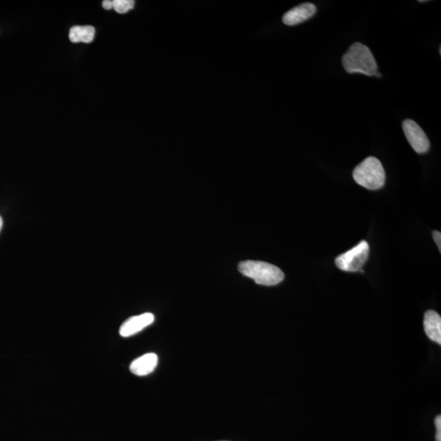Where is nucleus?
I'll list each match as a JSON object with an SVG mask.
<instances>
[{
  "mask_svg": "<svg viewBox=\"0 0 441 441\" xmlns=\"http://www.w3.org/2000/svg\"><path fill=\"white\" fill-rule=\"evenodd\" d=\"M342 65L347 73H360L368 76H374L378 69L371 51L359 42L353 43L343 55Z\"/></svg>",
  "mask_w": 441,
  "mask_h": 441,
  "instance_id": "obj_1",
  "label": "nucleus"
},
{
  "mask_svg": "<svg viewBox=\"0 0 441 441\" xmlns=\"http://www.w3.org/2000/svg\"><path fill=\"white\" fill-rule=\"evenodd\" d=\"M239 271L241 274L251 278L261 285H276L285 279L284 272L279 267L265 262L251 260L242 262L239 265Z\"/></svg>",
  "mask_w": 441,
  "mask_h": 441,
  "instance_id": "obj_2",
  "label": "nucleus"
},
{
  "mask_svg": "<svg viewBox=\"0 0 441 441\" xmlns=\"http://www.w3.org/2000/svg\"><path fill=\"white\" fill-rule=\"evenodd\" d=\"M353 178L360 186L369 189H378L384 186L385 170L380 161L373 156L365 158L353 171Z\"/></svg>",
  "mask_w": 441,
  "mask_h": 441,
  "instance_id": "obj_3",
  "label": "nucleus"
},
{
  "mask_svg": "<svg viewBox=\"0 0 441 441\" xmlns=\"http://www.w3.org/2000/svg\"><path fill=\"white\" fill-rule=\"evenodd\" d=\"M369 246L367 241L362 240L347 252L339 255L335 260L340 270L348 272L363 271L362 267L367 262Z\"/></svg>",
  "mask_w": 441,
  "mask_h": 441,
  "instance_id": "obj_4",
  "label": "nucleus"
},
{
  "mask_svg": "<svg viewBox=\"0 0 441 441\" xmlns=\"http://www.w3.org/2000/svg\"><path fill=\"white\" fill-rule=\"evenodd\" d=\"M403 131L409 143L418 154L429 151L430 141L422 127L416 121L405 120L402 123Z\"/></svg>",
  "mask_w": 441,
  "mask_h": 441,
  "instance_id": "obj_5",
  "label": "nucleus"
},
{
  "mask_svg": "<svg viewBox=\"0 0 441 441\" xmlns=\"http://www.w3.org/2000/svg\"><path fill=\"white\" fill-rule=\"evenodd\" d=\"M154 320V316L152 313H144L142 315L130 317L121 326V336L123 338L131 337L151 325Z\"/></svg>",
  "mask_w": 441,
  "mask_h": 441,
  "instance_id": "obj_6",
  "label": "nucleus"
},
{
  "mask_svg": "<svg viewBox=\"0 0 441 441\" xmlns=\"http://www.w3.org/2000/svg\"><path fill=\"white\" fill-rule=\"evenodd\" d=\"M316 7L311 3H304L287 12L283 17L284 24L295 25L311 19L316 14Z\"/></svg>",
  "mask_w": 441,
  "mask_h": 441,
  "instance_id": "obj_7",
  "label": "nucleus"
},
{
  "mask_svg": "<svg viewBox=\"0 0 441 441\" xmlns=\"http://www.w3.org/2000/svg\"><path fill=\"white\" fill-rule=\"evenodd\" d=\"M158 356L154 353H147L132 361L130 365L131 372L136 376H145L156 369Z\"/></svg>",
  "mask_w": 441,
  "mask_h": 441,
  "instance_id": "obj_8",
  "label": "nucleus"
},
{
  "mask_svg": "<svg viewBox=\"0 0 441 441\" xmlns=\"http://www.w3.org/2000/svg\"><path fill=\"white\" fill-rule=\"evenodd\" d=\"M424 330L431 341L441 344V317L435 311H429L424 315Z\"/></svg>",
  "mask_w": 441,
  "mask_h": 441,
  "instance_id": "obj_9",
  "label": "nucleus"
},
{
  "mask_svg": "<svg viewBox=\"0 0 441 441\" xmlns=\"http://www.w3.org/2000/svg\"><path fill=\"white\" fill-rule=\"evenodd\" d=\"M95 28L92 25H74L70 30L69 39L72 43H90L94 41Z\"/></svg>",
  "mask_w": 441,
  "mask_h": 441,
  "instance_id": "obj_10",
  "label": "nucleus"
},
{
  "mask_svg": "<svg viewBox=\"0 0 441 441\" xmlns=\"http://www.w3.org/2000/svg\"><path fill=\"white\" fill-rule=\"evenodd\" d=\"M135 2L132 0H114L113 10L121 14L126 13L134 8Z\"/></svg>",
  "mask_w": 441,
  "mask_h": 441,
  "instance_id": "obj_11",
  "label": "nucleus"
},
{
  "mask_svg": "<svg viewBox=\"0 0 441 441\" xmlns=\"http://www.w3.org/2000/svg\"><path fill=\"white\" fill-rule=\"evenodd\" d=\"M436 427V441H441V417L440 416L436 417L435 420Z\"/></svg>",
  "mask_w": 441,
  "mask_h": 441,
  "instance_id": "obj_12",
  "label": "nucleus"
},
{
  "mask_svg": "<svg viewBox=\"0 0 441 441\" xmlns=\"http://www.w3.org/2000/svg\"><path fill=\"white\" fill-rule=\"evenodd\" d=\"M433 238L435 242L436 245H438V249L441 251V234L440 232H433Z\"/></svg>",
  "mask_w": 441,
  "mask_h": 441,
  "instance_id": "obj_13",
  "label": "nucleus"
},
{
  "mask_svg": "<svg viewBox=\"0 0 441 441\" xmlns=\"http://www.w3.org/2000/svg\"><path fill=\"white\" fill-rule=\"evenodd\" d=\"M103 6L105 10H110L113 8V1H110V0H105L103 2Z\"/></svg>",
  "mask_w": 441,
  "mask_h": 441,
  "instance_id": "obj_14",
  "label": "nucleus"
},
{
  "mask_svg": "<svg viewBox=\"0 0 441 441\" xmlns=\"http://www.w3.org/2000/svg\"><path fill=\"white\" fill-rule=\"evenodd\" d=\"M3 224V218H2L1 216H0V232H1V230H2Z\"/></svg>",
  "mask_w": 441,
  "mask_h": 441,
  "instance_id": "obj_15",
  "label": "nucleus"
}]
</instances>
